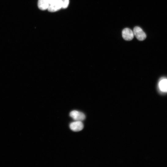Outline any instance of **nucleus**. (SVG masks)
Segmentation results:
<instances>
[{"instance_id": "obj_1", "label": "nucleus", "mask_w": 167, "mask_h": 167, "mask_svg": "<svg viewBox=\"0 0 167 167\" xmlns=\"http://www.w3.org/2000/svg\"><path fill=\"white\" fill-rule=\"evenodd\" d=\"M134 35L139 41H142L147 38V35L142 29L140 27L136 26L134 27L133 31Z\"/></svg>"}, {"instance_id": "obj_2", "label": "nucleus", "mask_w": 167, "mask_h": 167, "mask_svg": "<svg viewBox=\"0 0 167 167\" xmlns=\"http://www.w3.org/2000/svg\"><path fill=\"white\" fill-rule=\"evenodd\" d=\"M62 0H55L52 4L49 5L48 11L51 12H54L59 10L62 8L63 5Z\"/></svg>"}, {"instance_id": "obj_3", "label": "nucleus", "mask_w": 167, "mask_h": 167, "mask_svg": "<svg viewBox=\"0 0 167 167\" xmlns=\"http://www.w3.org/2000/svg\"><path fill=\"white\" fill-rule=\"evenodd\" d=\"M70 116L76 121H81L86 118V116L84 114L77 110L72 111L70 113Z\"/></svg>"}, {"instance_id": "obj_4", "label": "nucleus", "mask_w": 167, "mask_h": 167, "mask_svg": "<svg viewBox=\"0 0 167 167\" xmlns=\"http://www.w3.org/2000/svg\"><path fill=\"white\" fill-rule=\"evenodd\" d=\"M123 38L125 40L129 41L132 40L134 36L133 32L128 28L124 29L122 32Z\"/></svg>"}, {"instance_id": "obj_5", "label": "nucleus", "mask_w": 167, "mask_h": 167, "mask_svg": "<svg viewBox=\"0 0 167 167\" xmlns=\"http://www.w3.org/2000/svg\"><path fill=\"white\" fill-rule=\"evenodd\" d=\"M84 124L81 121H76L70 124V127L74 132H79L82 130L84 128Z\"/></svg>"}, {"instance_id": "obj_6", "label": "nucleus", "mask_w": 167, "mask_h": 167, "mask_svg": "<svg viewBox=\"0 0 167 167\" xmlns=\"http://www.w3.org/2000/svg\"><path fill=\"white\" fill-rule=\"evenodd\" d=\"M158 88L160 91L163 93H167V79H161L158 83Z\"/></svg>"}, {"instance_id": "obj_7", "label": "nucleus", "mask_w": 167, "mask_h": 167, "mask_svg": "<svg viewBox=\"0 0 167 167\" xmlns=\"http://www.w3.org/2000/svg\"><path fill=\"white\" fill-rule=\"evenodd\" d=\"M49 6L48 0H39L38 6L40 9L45 10L48 9Z\"/></svg>"}, {"instance_id": "obj_8", "label": "nucleus", "mask_w": 167, "mask_h": 167, "mask_svg": "<svg viewBox=\"0 0 167 167\" xmlns=\"http://www.w3.org/2000/svg\"><path fill=\"white\" fill-rule=\"evenodd\" d=\"M62 8L64 9H66L68 6L69 4V0H64L63 1Z\"/></svg>"}, {"instance_id": "obj_9", "label": "nucleus", "mask_w": 167, "mask_h": 167, "mask_svg": "<svg viewBox=\"0 0 167 167\" xmlns=\"http://www.w3.org/2000/svg\"><path fill=\"white\" fill-rule=\"evenodd\" d=\"M55 0H48V2L49 5L52 4L53 3Z\"/></svg>"}]
</instances>
